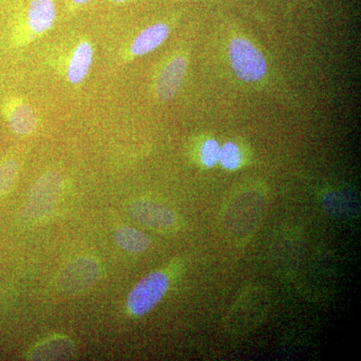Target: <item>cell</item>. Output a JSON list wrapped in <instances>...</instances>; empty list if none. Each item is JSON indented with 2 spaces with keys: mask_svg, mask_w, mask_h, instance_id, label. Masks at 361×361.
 <instances>
[{
  "mask_svg": "<svg viewBox=\"0 0 361 361\" xmlns=\"http://www.w3.org/2000/svg\"><path fill=\"white\" fill-rule=\"evenodd\" d=\"M228 59L230 68L241 82L254 84L264 80L268 63L260 49L242 35L232 37L228 42Z\"/></svg>",
  "mask_w": 361,
  "mask_h": 361,
  "instance_id": "6da1fadb",
  "label": "cell"
},
{
  "mask_svg": "<svg viewBox=\"0 0 361 361\" xmlns=\"http://www.w3.org/2000/svg\"><path fill=\"white\" fill-rule=\"evenodd\" d=\"M170 285L168 275L161 271L149 273L130 290L128 310L135 316L147 314L165 296Z\"/></svg>",
  "mask_w": 361,
  "mask_h": 361,
  "instance_id": "7a4b0ae2",
  "label": "cell"
},
{
  "mask_svg": "<svg viewBox=\"0 0 361 361\" xmlns=\"http://www.w3.org/2000/svg\"><path fill=\"white\" fill-rule=\"evenodd\" d=\"M99 276V266L94 259L80 257L68 263L58 277L59 288L66 293H78L90 288Z\"/></svg>",
  "mask_w": 361,
  "mask_h": 361,
  "instance_id": "3957f363",
  "label": "cell"
},
{
  "mask_svg": "<svg viewBox=\"0 0 361 361\" xmlns=\"http://www.w3.org/2000/svg\"><path fill=\"white\" fill-rule=\"evenodd\" d=\"M130 217L149 229L168 232L177 226V217L167 207L149 200H137L130 204Z\"/></svg>",
  "mask_w": 361,
  "mask_h": 361,
  "instance_id": "277c9868",
  "label": "cell"
},
{
  "mask_svg": "<svg viewBox=\"0 0 361 361\" xmlns=\"http://www.w3.org/2000/svg\"><path fill=\"white\" fill-rule=\"evenodd\" d=\"M63 186V178L56 172H49L33 185L28 198L30 214L42 217L51 212Z\"/></svg>",
  "mask_w": 361,
  "mask_h": 361,
  "instance_id": "5b68a950",
  "label": "cell"
},
{
  "mask_svg": "<svg viewBox=\"0 0 361 361\" xmlns=\"http://www.w3.org/2000/svg\"><path fill=\"white\" fill-rule=\"evenodd\" d=\"M187 70L186 54H175L166 61L157 78L156 92L159 99L168 102L177 96L186 78Z\"/></svg>",
  "mask_w": 361,
  "mask_h": 361,
  "instance_id": "8992f818",
  "label": "cell"
},
{
  "mask_svg": "<svg viewBox=\"0 0 361 361\" xmlns=\"http://www.w3.org/2000/svg\"><path fill=\"white\" fill-rule=\"evenodd\" d=\"M266 295L262 290L252 289L240 296L237 302L231 308V312L228 315V325L234 327L237 330H244L246 327H250L249 313L256 322H261V318L264 315L266 307H257V306L265 305Z\"/></svg>",
  "mask_w": 361,
  "mask_h": 361,
  "instance_id": "52a82bcc",
  "label": "cell"
},
{
  "mask_svg": "<svg viewBox=\"0 0 361 361\" xmlns=\"http://www.w3.org/2000/svg\"><path fill=\"white\" fill-rule=\"evenodd\" d=\"M4 114L9 127L16 134H32L37 129V118L30 104L20 99H13L4 106Z\"/></svg>",
  "mask_w": 361,
  "mask_h": 361,
  "instance_id": "ba28073f",
  "label": "cell"
},
{
  "mask_svg": "<svg viewBox=\"0 0 361 361\" xmlns=\"http://www.w3.org/2000/svg\"><path fill=\"white\" fill-rule=\"evenodd\" d=\"M322 205L327 214L336 219H353L360 212V204L357 198L343 190H334L324 195Z\"/></svg>",
  "mask_w": 361,
  "mask_h": 361,
  "instance_id": "9c48e42d",
  "label": "cell"
},
{
  "mask_svg": "<svg viewBox=\"0 0 361 361\" xmlns=\"http://www.w3.org/2000/svg\"><path fill=\"white\" fill-rule=\"evenodd\" d=\"M170 35V26L167 23H159L145 28L135 37L130 45L133 56H142L155 51L163 44Z\"/></svg>",
  "mask_w": 361,
  "mask_h": 361,
  "instance_id": "30bf717a",
  "label": "cell"
},
{
  "mask_svg": "<svg viewBox=\"0 0 361 361\" xmlns=\"http://www.w3.org/2000/svg\"><path fill=\"white\" fill-rule=\"evenodd\" d=\"M54 0H32L27 11V25L35 35L51 30L56 20Z\"/></svg>",
  "mask_w": 361,
  "mask_h": 361,
  "instance_id": "8fae6325",
  "label": "cell"
},
{
  "mask_svg": "<svg viewBox=\"0 0 361 361\" xmlns=\"http://www.w3.org/2000/svg\"><path fill=\"white\" fill-rule=\"evenodd\" d=\"M94 59V49L89 42H80L73 52L70 63H68V75L71 84L78 85L82 82L89 73Z\"/></svg>",
  "mask_w": 361,
  "mask_h": 361,
  "instance_id": "7c38bea8",
  "label": "cell"
},
{
  "mask_svg": "<svg viewBox=\"0 0 361 361\" xmlns=\"http://www.w3.org/2000/svg\"><path fill=\"white\" fill-rule=\"evenodd\" d=\"M73 345L66 337H56L39 344L32 349L30 357L35 360H61L73 355Z\"/></svg>",
  "mask_w": 361,
  "mask_h": 361,
  "instance_id": "4fadbf2b",
  "label": "cell"
},
{
  "mask_svg": "<svg viewBox=\"0 0 361 361\" xmlns=\"http://www.w3.org/2000/svg\"><path fill=\"white\" fill-rule=\"evenodd\" d=\"M115 240L118 247L130 253H141L151 245L148 235L129 226L118 228L115 233Z\"/></svg>",
  "mask_w": 361,
  "mask_h": 361,
  "instance_id": "5bb4252c",
  "label": "cell"
},
{
  "mask_svg": "<svg viewBox=\"0 0 361 361\" xmlns=\"http://www.w3.org/2000/svg\"><path fill=\"white\" fill-rule=\"evenodd\" d=\"M243 152L236 142H227L221 147L219 163L225 170H237L243 165Z\"/></svg>",
  "mask_w": 361,
  "mask_h": 361,
  "instance_id": "9a60e30c",
  "label": "cell"
},
{
  "mask_svg": "<svg viewBox=\"0 0 361 361\" xmlns=\"http://www.w3.org/2000/svg\"><path fill=\"white\" fill-rule=\"evenodd\" d=\"M18 175V165L14 160L0 163V194H6L13 189Z\"/></svg>",
  "mask_w": 361,
  "mask_h": 361,
  "instance_id": "2e32d148",
  "label": "cell"
},
{
  "mask_svg": "<svg viewBox=\"0 0 361 361\" xmlns=\"http://www.w3.org/2000/svg\"><path fill=\"white\" fill-rule=\"evenodd\" d=\"M221 147L215 139H206L202 142L199 156L204 167L213 168L219 163Z\"/></svg>",
  "mask_w": 361,
  "mask_h": 361,
  "instance_id": "e0dca14e",
  "label": "cell"
},
{
  "mask_svg": "<svg viewBox=\"0 0 361 361\" xmlns=\"http://www.w3.org/2000/svg\"><path fill=\"white\" fill-rule=\"evenodd\" d=\"M90 1V0H71V2H73V6H85V4H87V2Z\"/></svg>",
  "mask_w": 361,
  "mask_h": 361,
  "instance_id": "ac0fdd59",
  "label": "cell"
},
{
  "mask_svg": "<svg viewBox=\"0 0 361 361\" xmlns=\"http://www.w3.org/2000/svg\"><path fill=\"white\" fill-rule=\"evenodd\" d=\"M114 2H116V4H123V2L128 1V0H113Z\"/></svg>",
  "mask_w": 361,
  "mask_h": 361,
  "instance_id": "d6986e66",
  "label": "cell"
}]
</instances>
